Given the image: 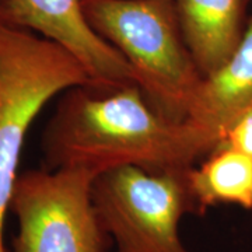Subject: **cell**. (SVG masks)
I'll return each instance as SVG.
<instances>
[{
  "instance_id": "9",
  "label": "cell",
  "mask_w": 252,
  "mask_h": 252,
  "mask_svg": "<svg viewBox=\"0 0 252 252\" xmlns=\"http://www.w3.org/2000/svg\"><path fill=\"white\" fill-rule=\"evenodd\" d=\"M188 182L199 216L220 205L252 210V158L237 150L215 149L189 168Z\"/></svg>"
},
{
  "instance_id": "4",
  "label": "cell",
  "mask_w": 252,
  "mask_h": 252,
  "mask_svg": "<svg viewBox=\"0 0 252 252\" xmlns=\"http://www.w3.org/2000/svg\"><path fill=\"white\" fill-rule=\"evenodd\" d=\"M188 170L153 172L124 165L94 177L91 202L115 251L190 252L180 237L182 217L199 216Z\"/></svg>"
},
{
  "instance_id": "8",
  "label": "cell",
  "mask_w": 252,
  "mask_h": 252,
  "mask_svg": "<svg viewBox=\"0 0 252 252\" xmlns=\"http://www.w3.org/2000/svg\"><path fill=\"white\" fill-rule=\"evenodd\" d=\"M252 105V16L234 55L202 77L187 119L217 140L235 118Z\"/></svg>"
},
{
  "instance_id": "6",
  "label": "cell",
  "mask_w": 252,
  "mask_h": 252,
  "mask_svg": "<svg viewBox=\"0 0 252 252\" xmlns=\"http://www.w3.org/2000/svg\"><path fill=\"white\" fill-rule=\"evenodd\" d=\"M0 23L59 44L84 66L95 87L137 84L125 58L91 28L81 0H3Z\"/></svg>"
},
{
  "instance_id": "7",
  "label": "cell",
  "mask_w": 252,
  "mask_h": 252,
  "mask_svg": "<svg viewBox=\"0 0 252 252\" xmlns=\"http://www.w3.org/2000/svg\"><path fill=\"white\" fill-rule=\"evenodd\" d=\"M252 0H174L181 30L200 73L225 63L247 32Z\"/></svg>"
},
{
  "instance_id": "10",
  "label": "cell",
  "mask_w": 252,
  "mask_h": 252,
  "mask_svg": "<svg viewBox=\"0 0 252 252\" xmlns=\"http://www.w3.org/2000/svg\"><path fill=\"white\" fill-rule=\"evenodd\" d=\"M219 147H228L252 158V105L227 126Z\"/></svg>"
},
{
  "instance_id": "12",
  "label": "cell",
  "mask_w": 252,
  "mask_h": 252,
  "mask_svg": "<svg viewBox=\"0 0 252 252\" xmlns=\"http://www.w3.org/2000/svg\"><path fill=\"white\" fill-rule=\"evenodd\" d=\"M108 252H117V251H108Z\"/></svg>"
},
{
  "instance_id": "5",
  "label": "cell",
  "mask_w": 252,
  "mask_h": 252,
  "mask_svg": "<svg viewBox=\"0 0 252 252\" xmlns=\"http://www.w3.org/2000/svg\"><path fill=\"white\" fill-rule=\"evenodd\" d=\"M95 174L30 170L20 174L10 202L17 234L13 252H108L112 240L91 202Z\"/></svg>"
},
{
  "instance_id": "1",
  "label": "cell",
  "mask_w": 252,
  "mask_h": 252,
  "mask_svg": "<svg viewBox=\"0 0 252 252\" xmlns=\"http://www.w3.org/2000/svg\"><path fill=\"white\" fill-rule=\"evenodd\" d=\"M42 168L99 172L135 165L153 172L192 168L217 140L190 121H172L137 84L63 91L42 133Z\"/></svg>"
},
{
  "instance_id": "3",
  "label": "cell",
  "mask_w": 252,
  "mask_h": 252,
  "mask_svg": "<svg viewBox=\"0 0 252 252\" xmlns=\"http://www.w3.org/2000/svg\"><path fill=\"white\" fill-rule=\"evenodd\" d=\"M93 84L69 51L32 31L0 23V252L28 129L58 94Z\"/></svg>"
},
{
  "instance_id": "11",
  "label": "cell",
  "mask_w": 252,
  "mask_h": 252,
  "mask_svg": "<svg viewBox=\"0 0 252 252\" xmlns=\"http://www.w3.org/2000/svg\"><path fill=\"white\" fill-rule=\"evenodd\" d=\"M1 3H3V0H0V7H1Z\"/></svg>"
},
{
  "instance_id": "2",
  "label": "cell",
  "mask_w": 252,
  "mask_h": 252,
  "mask_svg": "<svg viewBox=\"0 0 252 252\" xmlns=\"http://www.w3.org/2000/svg\"><path fill=\"white\" fill-rule=\"evenodd\" d=\"M91 28L133 69L157 111L187 121L203 74L185 42L174 0H81Z\"/></svg>"
}]
</instances>
